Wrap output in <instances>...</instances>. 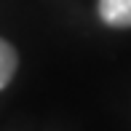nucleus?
I'll use <instances>...</instances> for the list:
<instances>
[{
    "label": "nucleus",
    "instance_id": "nucleus-1",
    "mask_svg": "<svg viewBox=\"0 0 131 131\" xmlns=\"http://www.w3.org/2000/svg\"><path fill=\"white\" fill-rule=\"evenodd\" d=\"M99 16L110 27H131V0H99Z\"/></svg>",
    "mask_w": 131,
    "mask_h": 131
},
{
    "label": "nucleus",
    "instance_id": "nucleus-2",
    "mask_svg": "<svg viewBox=\"0 0 131 131\" xmlns=\"http://www.w3.org/2000/svg\"><path fill=\"white\" fill-rule=\"evenodd\" d=\"M16 51L11 43H5V40H0V88H5L11 83V78H14L16 72Z\"/></svg>",
    "mask_w": 131,
    "mask_h": 131
}]
</instances>
